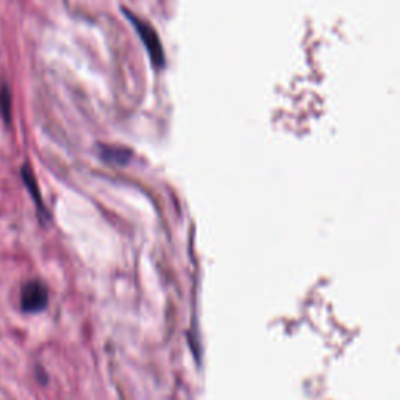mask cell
<instances>
[{
  "mask_svg": "<svg viewBox=\"0 0 400 400\" xmlns=\"http://www.w3.org/2000/svg\"><path fill=\"white\" fill-rule=\"evenodd\" d=\"M125 15L130 17V22L133 24V27L137 28L139 38L143 40L146 51L150 55L153 66L162 67L164 64V51L162 44H159V40H158V35L155 33V30H153L149 24L143 22L141 19H138V17L132 16L130 13H125Z\"/></svg>",
  "mask_w": 400,
  "mask_h": 400,
  "instance_id": "6da1fadb",
  "label": "cell"
},
{
  "mask_svg": "<svg viewBox=\"0 0 400 400\" xmlns=\"http://www.w3.org/2000/svg\"><path fill=\"white\" fill-rule=\"evenodd\" d=\"M47 288L40 280H32L24 285L21 291V306L27 313H40L47 306Z\"/></svg>",
  "mask_w": 400,
  "mask_h": 400,
  "instance_id": "7a4b0ae2",
  "label": "cell"
},
{
  "mask_svg": "<svg viewBox=\"0 0 400 400\" xmlns=\"http://www.w3.org/2000/svg\"><path fill=\"white\" fill-rule=\"evenodd\" d=\"M21 175H22L24 183H26V186L28 188L30 193H32V197H33V200H35V204H36V208H38V211H40V214H41V218H42V213H44V216L47 218L46 208H44V205H42V200H41V197H40L38 184H36V180H35V175H33L32 169H30L27 164L22 166Z\"/></svg>",
  "mask_w": 400,
  "mask_h": 400,
  "instance_id": "3957f363",
  "label": "cell"
},
{
  "mask_svg": "<svg viewBox=\"0 0 400 400\" xmlns=\"http://www.w3.org/2000/svg\"><path fill=\"white\" fill-rule=\"evenodd\" d=\"M0 112H2L3 121L10 124L11 122V92L8 85H2L0 88Z\"/></svg>",
  "mask_w": 400,
  "mask_h": 400,
  "instance_id": "277c9868",
  "label": "cell"
}]
</instances>
